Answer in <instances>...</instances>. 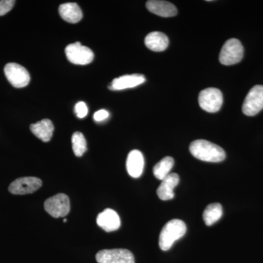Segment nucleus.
<instances>
[{"label": "nucleus", "mask_w": 263, "mask_h": 263, "mask_svg": "<svg viewBox=\"0 0 263 263\" xmlns=\"http://www.w3.org/2000/svg\"><path fill=\"white\" fill-rule=\"evenodd\" d=\"M243 46L235 38L227 41L221 48L219 54V62L224 65H233L239 63L243 57Z\"/></svg>", "instance_id": "nucleus-3"}, {"label": "nucleus", "mask_w": 263, "mask_h": 263, "mask_svg": "<svg viewBox=\"0 0 263 263\" xmlns=\"http://www.w3.org/2000/svg\"><path fill=\"white\" fill-rule=\"evenodd\" d=\"M44 208L53 217H65L70 211V199L65 194H57L46 200Z\"/></svg>", "instance_id": "nucleus-6"}, {"label": "nucleus", "mask_w": 263, "mask_h": 263, "mask_svg": "<svg viewBox=\"0 0 263 263\" xmlns=\"http://www.w3.org/2000/svg\"><path fill=\"white\" fill-rule=\"evenodd\" d=\"M99 227L106 232H113L120 228L121 220L115 211L110 209H105L100 213L97 218Z\"/></svg>", "instance_id": "nucleus-12"}, {"label": "nucleus", "mask_w": 263, "mask_h": 263, "mask_svg": "<svg viewBox=\"0 0 263 263\" xmlns=\"http://www.w3.org/2000/svg\"><path fill=\"white\" fill-rule=\"evenodd\" d=\"M4 72L8 81L15 88L25 87L30 81V76L28 71L18 64H7Z\"/></svg>", "instance_id": "nucleus-9"}, {"label": "nucleus", "mask_w": 263, "mask_h": 263, "mask_svg": "<svg viewBox=\"0 0 263 263\" xmlns=\"http://www.w3.org/2000/svg\"><path fill=\"white\" fill-rule=\"evenodd\" d=\"M263 109V86L256 85L246 97L242 110L245 115L253 117Z\"/></svg>", "instance_id": "nucleus-7"}, {"label": "nucleus", "mask_w": 263, "mask_h": 263, "mask_svg": "<svg viewBox=\"0 0 263 263\" xmlns=\"http://www.w3.org/2000/svg\"><path fill=\"white\" fill-rule=\"evenodd\" d=\"M66 56L71 63L86 65L94 60V53L89 48L77 42L68 45L65 48Z\"/></svg>", "instance_id": "nucleus-5"}, {"label": "nucleus", "mask_w": 263, "mask_h": 263, "mask_svg": "<svg viewBox=\"0 0 263 263\" xmlns=\"http://www.w3.org/2000/svg\"><path fill=\"white\" fill-rule=\"evenodd\" d=\"M59 13L64 20L71 24L78 23L83 18L82 10L78 4L74 3L60 5Z\"/></svg>", "instance_id": "nucleus-18"}, {"label": "nucleus", "mask_w": 263, "mask_h": 263, "mask_svg": "<svg viewBox=\"0 0 263 263\" xmlns=\"http://www.w3.org/2000/svg\"><path fill=\"white\" fill-rule=\"evenodd\" d=\"M109 113L106 110H100L94 114V119L96 122H103L105 119H108Z\"/></svg>", "instance_id": "nucleus-24"}, {"label": "nucleus", "mask_w": 263, "mask_h": 263, "mask_svg": "<svg viewBox=\"0 0 263 263\" xmlns=\"http://www.w3.org/2000/svg\"><path fill=\"white\" fill-rule=\"evenodd\" d=\"M30 129L33 134L40 140L43 142H48L51 141L53 136L54 127L51 120L45 119L41 122L31 124Z\"/></svg>", "instance_id": "nucleus-16"}, {"label": "nucleus", "mask_w": 263, "mask_h": 263, "mask_svg": "<svg viewBox=\"0 0 263 263\" xmlns=\"http://www.w3.org/2000/svg\"><path fill=\"white\" fill-rule=\"evenodd\" d=\"M72 150L77 157L83 156L87 150L86 141L84 135L80 132H76L72 136Z\"/></svg>", "instance_id": "nucleus-21"}, {"label": "nucleus", "mask_w": 263, "mask_h": 263, "mask_svg": "<svg viewBox=\"0 0 263 263\" xmlns=\"http://www.w3.org/2000/svg\"><path fill=\"white\" fill-rule=\"evenodd\" d=\"M145 81H146V78L141 74L123 76L114 79L108 88L109 89L113 91L130 89L143 84Z\"/></svg>", "instance_id": "nucleus-11"}, {"label": "nucleus", "mask_w": 263, "mask_h": 263, "mask_svg": "<svg viewBox=\"0 0 263 263\" xmlns=\"http://www.w3.org/2000/svg\"><path fill=\"white\" fill-rule=\"evenodd\" d=\"M198 102L202 110L209 113H216L220 110L222 105V93L216 88H208L200 91Z\"/></svg>", "instance_id": "nucleus-4"}, {"label": "nucleus", "mask_w": 263, "mask_h": 263, "mask_svg": "<svg viewBox=\"0 0 263 263\" xmlns=\"http://www.w3.org/2000/svg\"><path fill=\"white\" fill-rule=\"evenodd\" d=\"M223 211L221 204H210L205 208L203 212V220L207 226H212L222 216Z\"/></svg>", "instance_id": "nucleus-19"}, {"label": "nucleus", "mask_w": 263, "mask_h": 263, "mask_svg": "<svg viewBox=\"0 0 263 263\" xmlns=\"http://www.w3.org/2000/svg\"><path fill=\"white\" fill-rule=\"evenodd\" d=\"M75 112L76 116L79 119H84L88 114L87 105L84 102H79L75 106Z\"/></svg>", "instance_id": "nucleus-23"}, {"label": "nucleus", "mask_w": 263, "mask_h": 263, "mask_svg": "<svg viewBox=\"0 0 263 263\" xmlns=\"http://www.w3.org/2000/svg\"><path fill=\"white\" fill-rule=\"evenodd\" d=\"M174 165V160L171 157H166L156 164L154 167V175L157 179L162 181L170 174L171 169Z\"/></svg>", "instance_id": "nucleus-20"}, {"label": "nucleus", "mask_w": 263, "mask_h": 263, "mask_svg": "<svg viewBox=\"0 0 263 263\" xmlns=\"http://www.w3.org/2000/svg\"><path fill=\"white\" fill-rule=\"evenodd\" d=\"M42 186V181L36 177H23L10 183L8 190L13 195H27L37 191Z\"/></svg>", "instance_id": "nucleus-10"}, {"label": "nucleus", "mask_w": 263, "mask_h": 263, "mask_svg": "<svg viewBox=\"0 0 263 263\" xmlns=\"http://www.w3.org/2000/svg\"><path fill=\"white\" fill-rule=\"evenodd\" d=\"M190 151L193 157L204 162H219L226 157L222 148L205 140L193 141L190 144Z\"/></svg>", "instance_id": "nucleus-1"}, {"label": "nucleus", "mask_w": 263, "mask_h": 263, "mask_svg": "<svg viewBox=\"0 0 263 263\" xmlns=\"http://www.w3.org/2000/svg\"><path fill=\"white\" fill-rule=\"evenodd\" d=\"M98 263H135L133 253L125 249H104L96 254Z\"/></svg>", "instance_id": "nucleus-8"}, {"label": "nucleus", "mask_w": 263, "mask_h": 263, "mask_svg": "<svg viewBox=\"0 0 263 263\" xmlns=\"http://www.w3.org/2000/svg\"><path fill=\"white\" fill-rule=\"evenodd\" d=\"M64 222H67V219H65L63 220Z\"/></svg>", "instance_id": "nucleus-25"}, {"label": "nucleus", "mask_w": 263, "mask_h": 263, "mask_svg": "<svg viewBox=\"0 0 263 263\" xmlns=\"http://www.w3.org/2000/svg\"><path fill=\"white\" fill-rule=\"evenodd\" d=\"M147 9L160 16L174 17L177 15V9L172 3L160 0H150L146 3Z\"/></svg>", "instance_id": "nucleus-14"}, {"label": "nucleus", "mask_w": 263, "mask_h": 263, "mask_svg": "<svg viewBox=\"0 0 263 263\" xmlns=\"http://www.w3.org/2000/svg\"><path fill=\"white\" fill-rule=\"evenodd\" d=\"M186 232V226L182 220L172 219L161 230L159 245L162 251H167L176 240L182 238Z\"/></svg>", "instance_id": "nucleus-2"}, {"label": "nucleus", "mask_w": 263, "mask_h": 263, "mask_svg": "<svg viewBox=\"0 0 263 263\" xmlns=\"http://www.w3.org/2000/svg\"><path fill=\"white\" fill-rule=\"evenodd\" d=\"M15 1L14 0H1L0 1V16H3L13 9Z\"/></svg>", "instance_id": "nucleus-22"}, {"label": "nucleus", "mask_w": 263, "mask_h": 263, "mask_svg": "<svg viewBox=\"0 0 263 263\" xmlns=\"http://www.w3.org/2000/svg\"><path fill=\"white\" fill-rule=\"evenodd\" d=\"M144 168V158L140 151L133 150L129 152L127 159V170L131 177L139 178Z\"/></svg>", "instance_id": "nucleus-13"}, {"label": "nucleus", "mask_w": 263, "mask_h": 263, "mask_svg": "<svg viewBox=\"0 0 263 263\" xmlns=\"http://www.w3.org/2000/svg\"><path fill=\"white\" fill-rule=\"evenodd\" d=\"M145 45L152 51H163L168 46V37L165 34L161 32H150L145 38Z\"/></svg>", "instance_id": "nucleus-17"}, {"label": "nucleus", "mask_w": 263, "mask_h": 263, "mask_svg": "<svg viewBox=\"0 0 263 263\" xmlns=\"http://www.w3.org/2000/svg\"><path fill=\"white\" fill-rule=\"evenodd\" d=\"M179 175L170 174L167 177L164 178L162 183L157 189V195L162 200H169L174 197V188L179 184Z\"/></svg>", "instance_id": "nucleus-15"}]
</instances>
